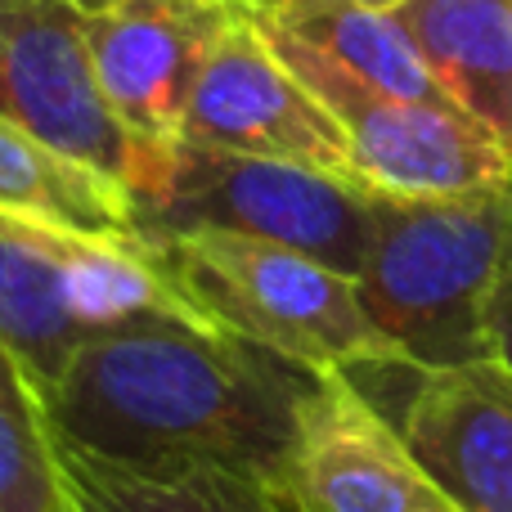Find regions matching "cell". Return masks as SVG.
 I'll list each match as a JSON object with an SVG mask.
<instances>
[{"instance_id": "1", "label": "cell", "mask_w": 512, "mask_h": 512, "mask_svg": "<svg viewBox=\"0 0 512 512\" xmlns=\"http://www.w3.org/2000/svg\"><path fill=\"white\" fill-rule=\"evenodd\" d=\"M319 378L189 310H153L90 333L36 405L50 445L144 472L225 468L274 490Z\"/></svg>"}, {"instance_id": "2", "label": "cell", "mask_w": 512, "mask_h": 512, "mask_svg": "<svg viewBox=\"0 0 512 512\" xmlns=\"http://www.w3.org/2000/svg\"><path fill=\"white\" fill-rule=\"evenodd\" d=\"M369 207L355 288L382 342L427 369L486 364V306L508 239L512 180L454 198L369 194Z\"/></svg>"}, {"instance_id": "3", "label": "cell", "mask_w": 512, "mask_h": 512, "mask_svg": "<svg viewBox=\"0 0 512 512\" xmlns=\"http://www.w3.org/2000/svg\"><path fill=\"white\" fill-rule=\"evenodd\" d=\"M171 292L203 324L265 346L315 373L364 355H396L373 328L351 274L283 243L198 230L149 243Z\"/></svg>"}, {"instance_id": "4", "label": "cell", "mask_w": 512, "mask_h": 512, "mask_svg": "<svg viewBox=\"0 0 512 512\" xmlns=\"http://www.w3.org/2000/svg\"><path fill=\"white\" fill-rule=\"evenodd\" d=\"M140 243L225 230L283 243L351 274L369 252V189L301 162L176 140L131 189Z\"/></svg>"}, {"instance_id": "5", "label": "cell", "mask_w": 512, "mask_h": 512, "mask_svg": "<svg viewBox=\"0 0 512 512\" xmlns=\"http://www.w3.org/2000/svg\"><path fill=\"white\" fill-rule=\"evenodd\" d=\"M153 310L189 306L171 292L149 243L0 212V351L32 391L50 387L90 333Z\"/></svg>"}, {"instance_id": "6", "label": "cell", "mask_w": 512, "mask_h": 512, "mask_svg": "<svg viewBox=\"0 0 512 512\" xmlns=\"http://www.w3.org/2000/svg\"><path fill=\"white\" fill-rule=\"evenodd\" d=\"M261 36L337 117L360 189L391 198H454L512 180V153L463 108L387 95L288 36L265 27Z\"/></svg>"}, {"instance_id": "7", "label": "cell", "mask_w": 512, "mask_h": 512, "mask_svg": "<svg viewBox=\"0 0 512 512\" xmlns=\"http://www.w3.org/2000/svg\"><path fill=\"white\" fill-rule=\"evenodd\" d=\"M409 445L459 512H512V373L504 364L427 369L364 355L337 369Z\"/></svg>"}, {"instance_id": "8", "label": "cell", "mask_w": 512, "mask_h": 512, "mask_svg": "<svg viewBox=\"0 0 512 512\" xmlns=\"http://www.w3.org/2000/svg\"><path fill=\"white\" fill-rule=\"evenodd\" d=\"M0 117L131 194L162 149L140 144L90 68L77 0H0Z\"/></svg>"}, {"instance_id": "9", "label": "cell", "mask_w": 512, "mask_h": 512, "mask_svg": "<svg viewBox=\"0 0 512 512\" xmlns=\"http://www.w3.org/2000/svg\"><path fill=\"white\" fill-rule=\"evenodd\" d=\"M90 68L117 122L149 149L180 140L194 81L239 0H77Z\"/></svg>"}, {"instance_id": "10", "label": "cell", "mask_w": 512, "mask_h": 512, "mask_svg": "<svg viewBox=\"0 0 512 512\" xmlns=\"http://www.w3.org/2000/svg\"><path fill=\"white\" fill-rule=\"evenodd\" d=\"M180 140L301 162L351 180V153L337 117L301 86L248 14L234 18L207 54L180 122Z\"/></svg>"}, {"instance_id": "11", "label": "cell", "mask_w": 512, "mask_h": 512, "mask_svg": "<svg viewBox=\"0 0 512 512\" xmlns=\"http://www.w3.org/2000/svg\"><path fill=\"white\" fill-rule=\"evenodd\" d=\"M274 499L288 512H459L342 373H324L301 400Z\"/></svg>"}, {"instance_id": "12", "label": "cell", "mask_w": 512, "mask_h": 512, "mask_svg": "<svg viewBox=\"0 0 512 512\" xmlns=\"http://www.w3.org/2000/svg\"><path fill=\"white\" fill-rule=\"evenodd\" d=\"M391 14L445 95L512 153V0H400Z\"/></svg>"}, {"instance_id": "13", "label": "cell", "mask_w": 512, "mask_h": 512, "mask_svg": "<svg viewBox=\"0 0 512 512\" xmlns=\"http://www.w3.org/2000/svg\"><path fill=\"white\" fill-rule=\"evenodd\" d=\"M243 14L265 32H279L324 54L328 63H337L373 90L427 99V104H454L391 9H378L369 0H248Z\"/></svg>"}, {"instance_id": "14", "label": "cell", "mask_w": 512, "mask_h": 512, "mask_svg": "<svg viewBox=\"0 0 512 512\" xmlns=\"http://www.w3.org/2000/svg\"><path fill=\"white\" fill-rule=\"evenodd\" d=\"M0 212L95 239H140L131 194L0 117Z\"/></svg>"}, {"instance_id": "15", "label": "cell", "mask_w": 512, "mask_h": 512, "mask_svg": "<svg viewBox=\"0 0 512 512\" xmlns=\"http://www.w3.org/2000/svg\"><path fill=\"white\" fill-rule=\"evenodd\" d=\"M72 512H288L270 486L225 468H122L54 445Z\"/></svg>"}, {"instance_id": "16", "label": "cell", "mask_w": 512, "mask_h": 512, "mask_svg": "<svg viewBox=\"0 0 512 512\" xmlns=\"http://www.w3.org/2000/svg\"><path fill=\"white\" fill-rule=\"evenodd\" d=\"M0 512H72L32 382L0 351Z\"/></svg>"}, {"instance_id": "17", "label": "cell", "mask_w": 512, "mask_h": 512, "mask_svg": "<svg viewBox=\"0 0 512 512\" xmlns=\"http://www.w3.org/2000/svg\"><path fill=\"white\" fill-rule=\"evenodd\" d=\"M486 337H490V360L512 373V216H508L504 256H499V274L486 306Z\"/></svg>"}, {"instance_id": "18", "label": "cell", "mask_w": 512, "mask_h": 512, "mask_svg": "<svg viewBox=\"0 0 512 512\" xmlns=\"http://www.w3.org/2000/svg\"><path fill=\"white\" fill-rule=\"evenodd\" d=\"M243 5H248V0H243ZM369 5H378V9H396L400 0H369Z\"/></svg>"}, {"instance_id": "19", "label": "cell", "mask_w": 512, "mask_h": 512, "mask_svg": "<svg viewBox=\"0 0 512 512\" xmlns=\"http://www.w3.org/2000/svg\"><path fill=\"white\" fill-rule=\"evenodd\" d=\"M239 5H243V0H239Z\"/></svg>"}]
</instances>
